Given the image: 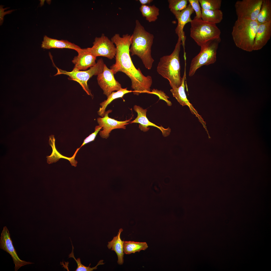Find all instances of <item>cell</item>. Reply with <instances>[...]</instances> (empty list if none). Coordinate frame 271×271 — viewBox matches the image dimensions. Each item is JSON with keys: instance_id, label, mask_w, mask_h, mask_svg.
Returning <instances> with one entry per match:
<instances>
[{"instance_id": "cell-10", "label": "cell", "mask_w": 271, "mask_h": 271, "mask_svg": "<svg viewBox=\"0 0 271 271\" xmlns=\"http://www.w3.org/2000/svg\"><path fill=\"white\" fill-rule=\"evenodd\" d=\"M114 74L113 70L109 69L104 64L102 72L97 75L98 84L107 97L114 91H118L122 88L120 84L115 79Z\"/></svg>"}, {"instance_id": "cell-14", "label": "cell", "mask_w": 271, "mask_h": 271, "mask_svg": "<svg viewBox=\"0 0 271 271\" xmlns=\"http://www.w3.org/2000/svg\"><path fill=\"white\" fill-rule=\"evenodd\" d=\"M77 52L78 55L72 61L75 65L73 69L85 71L96 64V57L91 53L90 47L81 48Z\"/></svg>"}, {"instance_id": "cell-1", "label": "cell", "mask_w": 271, "mask_h": 271, "mask_svg": "<svg viewBox=\"0 0 271 271\" xmlns=\"http://www.w3.org/2000/svg\"><path fill=\"white\" fill-rule=\"evenodd\" d=\"M131 36L126 34L121 37L115 34L111 40L116 46L115 62L110 67L114 74L119 72L125 73L130 79L131 87L134 94H150L152 83L151 77L145 76L139 68L137 69L133 65L130 55L129 48L131 42Z\"/></svg>"}, {"instance_id": "cell-24", "label": "cell", "mask_w": 271, "mask_h": 271, "mask_svg": "<svg viewBox=\"0 0 271 271\" xmlns=\"http://www.w3.org/2000/svg\"><path fill=\"white\" fill-rule=\"evenodd\" d=\"M148 247L147 243L145 242H139L134 241H124L123 250L124 254H129L145 250Z\"/></svg>"}, {"instance_id": "cell-8", "label": "cell", "mask_w": 271, "mask_h": 271, "mask_svg": "<svg viewBox=\"0 0 271 271\" xmlns=\"http://www.w3.org/2000/svg\"><path fill=\"white\" fill-rule=\"evenodd\" d=\"M263 0L237 1L235 4L237 19L256 21Z\"/></svg>"}, {"instance_id": "cell-13", "label": "cell", "mask_w": 271, "mask_h": 271, "mask_svg": "<svg viewBox=\"0 0 271 271\" xmlns=\"http://www.w3.org/2000/svg\"><path fill=\"white\" fill-rule=\"evenodd\" d=\"M194 12L191 6L189 4L186 8L182 11L172 12L177 20L178 24L175 29V32L181 41L184 49V54H186L185 45L186 37L183 29L187 23H190L192 21L191 16Z\"/></svg>"}, {"instance_id": "cell-2", "label": "cell", "mask_w": 271, "mask_h": 271, "mask_svg": "<svg viewBox=\"0 0 271 271\" xmlns=\"http://www.w3.org/2000/svg\"><path fill=\"white\" fill-rule=\"evenodd\" d=\"M129 48L131 55H136L142 60L145 67L151 70L154 60L151 55L153 35L146 31L138 20L132 35Z\"/></svg>"}, {"instance_id": "cell-15", "label": "cell", "mask_w": 271, "mask_h": 271, "mask_svg": "<svg viewBox=\"0 0 271 271\" xmlns=\"http://www.w3.org/2000/svg\"><path fill=\"white\" fill-rule=\"evenodd\" d=\"M133 109L137 113L138 115L134 120L131 122L130 123H139V128L141 130L144 132L148 130L150 128L148 127L151 126L157 127L159 129L164 137H167L170 134L171 130L169 127L167 128H164L162 126H157L149 120L146 116L147 111L146 109H144L139 106L135 105L133 107Z\"/></svg>"}, {"instance_id": "cell-33", "label": "cell", "mask_w": 271, "mask_h": 271, "mask_svg": "<svg viewBox=\"0 0 271 271\" xmlns=\"http://www.w3.org/2000/svg\"><path fill=\"white\" fill-rule=\"evenodd\" d=\"M152 0H139V2L142 5H146L153 1Z\"/></svg>"}, {"instance_id": "cell-22", "label": "cell", "mask_w": 271, "mask_h": 271, "mask_svg": "<svg viewBox=\"0 0 271 271\" xmlns=\"http://www.w3.org/2000/svg\"><path fill=\"white\" fill-rule=\"evenodd\" d=\"M201 19L205 22L216 24L223 19V13L220 9L212 10L201 9Z\"/></svg>"}, {"instance_id": "cell-4", "label": "cell", "mask_w": 271, "mask_h": 271, "mask_svg": "<svg viewBox=\"0 0 271 271\" xmlns=\"http://www.w3.org/2000/svg\"><path fill=\"white\" fill-rule=\"evenodd\" d=\"M258 25L256 21L237 19L231 33L233 39L236 46L246 51H253L254 38Z\"/></svg>"}, {"instance_id": "cell-5", "label": "cell", "mask_w": 271, "mask_h": 271, "mask_svg": "<svg viewBox=\"0 0 271 271\" xmlns=\"http://www.w3.org/2000/svg\"><path fill=\"white\" fill-rule=\"evenodd\" d=\"M190 23V36L200 47L210 40L220 37L221 31L216 24L195 17Z\"/></svg>"}, {"instance_id": "cell-19", "label": "cell", "mask_w": 271, "mask_h": 271, "mask_svg": "<svg viewBox=\"0 0 271 271\" xmlns=\"http://www.w3.org/2000/svg\"><path fill=\"white\" fill-rule=\"evenodd\" d=\"M123 231V229L120 228L119 230L117 235L114 236L111 241L108 242L107 245V247L109 249H111L112 250L114 251L116 253L118 258L117 262L119 265L122 264L124 262V241L122 240L120 238V235Z\"/></svg>"}, {"instance_id": "cell-18", "label": "cell", "mask_w": 271, "mask_h": 271, "mask_svg": "<svg viewBox=\"0 0 271 271\" xmlns=\"http://www.w3.org/2000/svg\"><path fill=\"white\" fill-rule=\"evenodd\" d=\"M41 47L49 49L51 48H66L73 49L77 51L81 48L79 46L67 40H58L51 38L45 35L42 42Z\"/></svg>"}, {"instance_id": "cell-16", "label": "cell", "mask_w": 271, "mask_h": 271, "mask_svg": "<svg viewBox=\"0 0 271 271\" xmlns=\"http://www.w3.org/2000/svg\"><path fill=\"white\" fill-rule=\"evenodd\" d=\"M185 60V67L184 74L182 78L181 84V85L178 88H172L170 91L172 93L173 96L174 97L182 106L187 105L189 108L191 113L195 114L198 118L199 121L203 125L205 123L203 119L198 114L197 112L193 107L192 105L190 103L187 99L185 91V81L186 79V60Z\"/></svg>"}, {"instance_id": "cell-6", "label": "cell", "mask_w": 271, "mask_h": 271, "mask_svg": "<svg viewBox=\"0 0 271 271\" xmlns=\"http://www.w3.org/2000/svg\"><path fill=\"white\" fill-rule=\"evenodd\" d=\"M221 41L220 37L211 40L200 47L199 52L191 61L189 72V77L193 76L196 70L202 66L216 62L217 50Z\"/></svg>"}, {"instance_id": "cell-28", "label": "cell", "mask_w": 271, "mask_h": 271, "mask_svg": "<svg viewBox=\"0 0 271 271\" xmlns=\"http://www.w3.org/2000/svg\"><path fill=\"white\" fill-rule=\"evenodd\" d=\"M55 139L54 136L52 135L50 136V137L49 143L52 147V152L51 155L49 156H47L46 157L47 158V162L49 164L53 162H55L57 161V155L56 153L57 152L55 148Z\"/></svg>"}, {"instance_id": "cell-26", "label": "cell", "mask_w": 271, "mask_h": 271, "mask_svg": "<svg viewBox=\"0 0 271 271\" xmlns=\"http://www.w3.org/2000/svg\"><path fill=\"white\" fill-rule=\"evenodd\" d=\"M72 252L69 254V258L72 257L75 260L77 264V267L75 271H92L96 269L97 268V266L99 265L103 264H104L103 262V260H100L98 263L97 265L94 267H90L91 264H90L88 266H86L82 264L81 261V260L80 258H78L77 259L75 258L74 253V247L72 243Z\"/></svg>"}, {"instance_id": "cell-9", "label": "cell", "mask_w": 271, "mask_h": 271, "mask_svg": "<svg viewBox=\"0 0 271 271\" xmlns=\"http://www.w3.org/2000/svg\"><path fill=\"white\" fill-rule=\"evenodd\" d=\"M90 50L95 57L102 56L111 59L115 56L116 49L113 42L104 34L95 39Z\"/></svg>"}, {"instance_id": "cell-20", "label": "cell", "mask_w": 271, "mask_h": 271, "mask_svg": "<svg viewBox=\"0 0 271 271\" xmlns=\"http://www.w3.org/2000/svg\"><path fill=\"white\" fill-rule=\"evenodd\" d=\"M133 92V91L128 90L127 88H122L116 92H112L107 97L106 100H104L100 104V107L97 113L98 115L103 117L105 112L107 106L114 99L119 98H122L125 94Z\"/></svg>"}, {"instance_id": "cell-17", "label": "cell", "mask_w": 271, "mask_h": 271, "mask_svg": "<svg viewBox=\"0 0 271 271\" xmlns=\"http://www.w3.org/2000/svg\"><path fill=\"white\" fill-rule=\"evenodd\" d=\"M271 36V21L259 24L257 27L253 45V50L261 49Z\"/></svg>"}, {"instance_id": "cell-21", "label": "cell", "mask_w": 271, "mask_h": 271, "mask_svg": "<svg viewBox=\"0 0 271 271\" xmlns=\"http://www.w3.org/2000/svg\"><path fill=\"white\" fill-rule=\"evenodd\" d=\"M258 25L271 21V1L263 0L256 21Z\"/></svg>"}, {"instance_id": "cell-30", "label": "cell", "mask_w": 271, "mask_h": 271, "mask_svg": "<svg viewBox=\"0 0 271 271\" xmlns=\"http://www.w3.org/2000/svg\"><path fill=\"white\" fill-rule=\"evenodd\" d=\"M188 2L191 5L194 11L196 16L195 17L197 19H201V8L200 6L199 0H188Z\"/></svg>"}, {"instance_id": "cell-25", "label": "cell", "mask_w": 271, "mask_h": 271, "mask_svg": "<svg viewBox=\"0 0 271 271\" xmlns=\"http://www.w3.org/2000/svg\"><path fill=\"white\" fill-rule=\"evenodd\" d=\"M201 9L206 10H215L220 9L221 0H199Z\"/></svg>"}, {"instance_id": "cell-11", "label": "cell", "mask_w": 271, "mask_h": 271, "mask_svg": "<svg viewBox=\"0 0 271 271\" xmlns=\"http://www.w3.org/2000/svg\"><path fill=\"white\" fill-rule=\"evenodd\" d=\"M0 248L11 255L15 264V271H17L21 267L25 265L34 263L21 260L19 258L13 245L9 231L6 226L4 227L1 234Z\"/></svg>"}, {"instance_id": "cell-23", "label": "cell", "mask_w": 271, "mask_h": 271, "mask_svg": "<svg viewBox=\"0 0 271 271\" xmlns=\"http://www.w3.org/2000/svg\"><path fill=\"white\" fill-rule=\"evenodd\" d=\"M140 9L143 17L150 22L155 21L159 15V9L154 5H142Z\"/></svg>"}, {"instance_id": "cell-12", "label": "cell", "mask_w": 271, "mask_h": 271, "mask_svg": "<svg viewBox=\"0 0 271 271\" xmlns=\"http://www.w3.org/2000/svg\"><path fill=\"white\" fill-rule=\"evenodd\" d=\"M112 111L110 110L105 111L103 117L97 119L99 125L102 127V130L99 132V135L103 138L107 139L111 131L114 129H125L126 125L129 124L132 118L124 121H117L109 117V114Z\"/></svg>"}, {"instance_id": "cell-27", "label": "cell", "mask_w": 271, "mask_h": 271, "mask_svg": "<svg viewBox=\"0 0 271 271\" xmlns=\"http://www.w3.org/2000/svg\"><path fill=\"white\" fill-rule=\"evenodd\" d=\"M169 8L171 11H182L186 8L188 1L187 0H169Z\"/></svg>"}, {"instance_id": "cell-3", "label": "cell", "mask_w": 271, "mask_h": 271, "mask_svg": "<svg viewBox=\"0 0 271 271\" xmlns=\"http://www.w3.org/2000/svg\"><path fill=\"white\" fill-rule=\"evenodd\" d=\"M181 45V41L178 38L172 52L161 57L157 68L158 74L169 81L172 88H178L181 84L179 58Z\"/></svg>"}, {"instance_id": "cell-31", "label": "cell", "mask_w": 271, "mask_h": 271, "mask_svg": "<svg viewBox=\"0 0 271 271\" xmlns=\"http://www.w3.org/2000/svg\"><path fill=\"white\" fill-rule=\"evenodd\" d=\"M150 94H155L158 96L159 99H162L165 101L167 103V105L169 106L172 105V103L168 99L169 98L161 90H159L157 89H153L152 90Z\"/></svg>"}, {"instance_id": "cell-29", "label": "cell", "mask_w": 271, "mask_h": 271, "mask_svg": "<svg viewBox=\"0 0 271 271\" xmlns=\"http://www.w3.org/2000/svg\"><path fill=\"white\" fill-rule=\"evenodd\" d=\"M102 129V127L99 125L96 126L95 127L94 132L90 134L88 137L84 139L82 144L80 148L77 149L74 155L73 156V157L74 158L75 157H75L76 154L79 150L82 147L87 143L94 141L98 133Z\"/></svg>"}, {"instance_id": "cell-32", "label": "cell", "mask_w": 271, "mask_h": 271, "mask_svg": "<svg viewBox=\"0 0 271 271\" xmlns=\"http://www.w3.org/2000/svg\"><path fill=\"white\" fill-rule=\"evenodd\" d=\"M2 6H0V25L2 24L3 21V17L4 16L7 14H9L13 10H10L7 12H4V10L6 9H3L2 7Z\"/></svg>"}, {"instance_id": "cell-7", "label": "cell", "mask_w": 271, "mask_h": 271, "mask_svg": "<svg viewBox=\"0 0 271 271\" xmlns=\"http://www.w3.org/2000/svg\"><path fill=\"white\" fill-rule=\"evenodd\" d=\"M104 64L103 59L101 58L98 60L95 65L86 71H81L73 69L71 71L69 72L55 66L57 72L54 76L60 74L68 76L70 80L78 83L87 94L93 98V96L89 88L88 81L93 76L98 75L102 72Z\"/></svg>"}]
</instances>
